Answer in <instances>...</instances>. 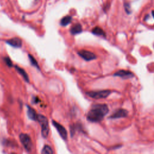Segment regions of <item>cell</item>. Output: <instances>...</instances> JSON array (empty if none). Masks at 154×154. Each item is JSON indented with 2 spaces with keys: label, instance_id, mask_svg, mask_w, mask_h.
<instances>
[{
  "label": "cell",
  "instance_id": "6da1fadb",
  "mask_svg": "<svg viewBox=\"0 0 154 154\" xmlns=\"http://www.w3.org/2000/svg\"><path fill=\"white\" fill-rule=\"evenodd\" d=\"M108 107L106 104L93 105L87 113V120L92 122H99L108 114Z\"/></svg>",
  "mask_w": 154,
  "mask_h": 154
},
{
  "label": "cell",
  "instance_id": "7a4b0ae2",
  "mask_svg": "<svg viewBox=\"0 0 154 154\" xmlns=\"http://www.w3.org/2000/svg\"><path fill=\"white\" fill-rule=\"evenodd\" d=\"M41 127L42 135L44 138H47L50 132V128H49V123L48 119L43 115H38L37 120Z\"/></svg>",
  "mask_w": 154,
  "mask_h": 154
},
{
  "label": "cell",
  "instance_id": "3957f363",
  "mask_svg": "<svg viewBox=\"0 0 154 154\" xmlns=\"http://www.w3.org/2000/svg\"><path fill=\"white\" fill-rule=\"evenodd\" d=\"M20 141L27 152H30L32 150L33 143L30 137L26 134H20L19 136Z\"/></svg>",
  "mask_w": 154,
  "mask_h": 154
},
{
  "label": "cell",
  "instance_id": "277c9868",
  "mask_svg": "<svg viewBox=\"0 0 154 154\" xmlns=\"http://www.w3.org/2000/svg\"><path fill=\"white\" fill-rule=\"evenodd\" d=\"M111 93V91L108 90L97 91V92H90L87 93L89 96L95 99L106 98Z\"/></svg>",
  "mask_w": 154,
  "mask_h": 154
},
{
  "label": "cell",
  "instance_id": "5b68a950",
  "mask_svg": "<svg viewBox=\"0 0 154 154\" xmlns=\"http://www.w3.org/2000/svg\"><path fill=\"white\" fill-rule=\"evenodd\" d=\"M52 124L54 125V127L57 129L58 132L59 133V134L61 137V138L63 140H66L67 138V132L66 129H65V128L63 127V126H62L61 125H60L57 122H55V121H52Z\"/></svg>",
  "mask_w": 154,
  "mask_h": 154
},
{
  "label": "cell",
  "instance_id": "8992f818",
  "mask_svg": "<svg viewBox=\"0 0 154 154\" xmlns=\"http://www.w3.org/2000/svg\"><path fill=\"white\" fill-rule=\"evenodd\" d=\"M78 53L80 57L86 61H91L96 59V56L94 53L87 50H81Z\"/></svg>",
  "mask_w": 154,
  "mask_h": 154
},
{
  "label": "cell",
  "instance_id": "52a82bcc",
  "mask_svg": "<svg viewBox=\"0 0 154 154\" xmlns=\"http://www.w3.org/2000/svg\"><path fill=\"white\" fill-rule=\"evenodd\" d=\"M114 76L121 77V78H123V79H128V78H133V77L134 76V75L132 72L129 71H126V70H120V71H118L117 72H116L114 74Z\"/></svg>",
  "mask_w": 154,
  "mask_h": 154
},
{
  "label": "cell",
  "instance_id": "ba28073f",
  "mask_svg": "<svg viewBox=\"0 0 154 154\" xmlns=\"http://www.w3.org/2000/svg\"><path fill=\"white\" fill-rule=\"evenodd\" d=\"M128 111L125 109H119L117 110L114 113L112 114L110 118L111 119H119L128 116Z\"/></svg>",
  "mask_w": 154,
  "mask_h": 154
},
{
  "label": "cell",
  "instance_id": "9c48e42d",
  "mask_svg": "<svg viewBox=\"0 0 154 154\" xmlns=\"http://www.w3.org/2000/svg\"><path fill=\"white\" fill-rule=\"evenodd\" d=\"M6 42L9 45L15 48H20L22 46V40L18 37L12 38L7 40L6 41Z\"/></svg>",
  "mask_w": 154,
  "mask_h": 154
},
{
  "label": "cell",
  "instance_id": "30bf717a",
  "mask_svg": "<svg viewBox=\"0 0 154 154\" xmlns=\"http://www.w3.org/2000/svg\"><path fill=\"white\" fill-rule=\"evenodd\" d=\"M27 114L30 119L33 121L37 120V116L36 111H35L33 108L30 107V106H27Z\"/></svg>",
  "mask_w": 154,
  "mask_h": 154
},
{
  "label": "cell",
  "instance_id": "8fae6325",
  "mask_svg": "<svg viewBox=\"0 0 154 154\" xmlns=\"http://www.w3.org/2000/svg\"><path fill=\"white\" fill-rule=\"evenodd\" d=\"M82 30V29L81 25L80 24H76L71 27L70 31H71L72 34L75 35V34L81 33Z\"/></svg>",
  "mask_w": 154,
  "mask_h": 154
},
{
  "label": "cell",
  "instance_id": "7c38bea8",
  "mask_svg": "<svg viewBox=\"0 0 154 154\" xmlns=\"http://www.w3.org/2000/svg\"><path fill=\"white\" fill-rule=\"evenodd\" d=\"M92 33L95 35H96V36L106 37V33H105V32L101 28L99 27H95L92 30Z\"/></svg>",
  "mask_w": 154,
  "mask_h": 154
},
{
  "label": "cell",
  "instance_id": "4fadbf2b",
  "mask_svg": "<svg viewBox=\"0 0 154 154\" xmlns=\"http://www.w3.org/2000/svg\"><path fill=\"white\" fill-rule=\"evenodd\" d=\"M15 68H16V69L18 71V72L22 76V77L24 78V80L27 82H29V75H28V74H27V72L24 71V70L23 69H22V68L19 67V66H15Z\"/></svg>",
  "mask_w": 154,
  "mask_h": 154
},
{
  "label": "cell",
  "instance_id": "5bb4252c",
  "mask_svg": "<svg viewBox=\"0 0 154 154\" xmlns=\"http://www.w3.org/2000/svg\"><path fill=\"white\" fill-rule=\"evenodd\" d=\"M72 17L71 16H66L63 18L60 21V24L62 26H67L71 22Z\"/></svg>",
  "mask_w": 154,
  "mask_h": 154
},
{
  "label": "cell",
  "instance_id": "9a60e30c",
  "mask_svg": "<svg viewBox=\"0 0 154 154\" xmlns=\"http://www.w3.org/2000/svg\"><path fill=\"white\" fill-rule=\"evenodd\" d=\"M42 153H43V154H52L53 151L50 146L45 145L42 149Z\"/></svg>",
  "mask_w": 154,
  "mask_h": 154
},
{
  "label": "cell",
  "instance_id": "2e32d148",
  "mask_svg": "<svg viewBox=\"0 0 154 154\" xmlns=\"http://www.w3.org/2000/svg\"><path fill=\"white\" fill-rule=\"evenodd\" d=\"M29 57L30 61V62H31V64L32 65H33L34 66L36 67L37 68L39 69V65H38V63H37V60H36V59H35L34 58L33 56V55H29Z\"/></svg>",
  "mask_w": 154,
  "mask_h": 154
},
{
  "label": "cell",
  "instance_id": "e0dca14e",
  "mask_svg": "<svg viewBox=\"0 0 154 154\" xmlns=\"http://www.w3.org/2000/svg\"><path fill=\"white\" fill-rule=\"evenodd\" d=\"M124 7H125V10L128 14L131 13V7H130V5L128 3H125L124 4Z\"/></svg>",
  "mask_w": 154,
  "mask_h": 154
},
{
  "label": "cell",
  "instance_id": "ac0fdd59",
  "mask_svg": "<svg viewBox=\"0 0 154 154\" xmlns=\"http://www.w3.org/2000/svg\"><path fill=\"white\" fill-rule=\"evenodd\" d=\"M4 60L5 61V63H6V64L9 67H11L12 66V62L11 60L9 57H5Z\"/></svg>",
  "mask_w": 154,
  "mask_h": 154
},
{
  "label": "cell",
  "instance_id": "d6986e66",
  "mask_svg": "<svg viewBox=\"0 0 154 154\" xmlns=\"http://www.w3.org/2000/svg\"><path fill=\"white\" fill-rule=\"evenodd\" d=\"M152 16H153V17L154 18V10H153V11H152Z\"/></svg>",
  "mask_w": 154,
  "mask_h": 154
}]
</instances>
